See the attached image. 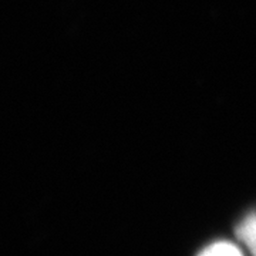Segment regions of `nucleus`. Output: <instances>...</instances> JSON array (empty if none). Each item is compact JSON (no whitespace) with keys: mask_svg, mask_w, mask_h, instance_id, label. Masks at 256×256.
Masks as SVG:
<instances>
[{"mask_svg":"<svg viewBox=\"0 0 256 256\" xmlns=\"http://www.w3.org/2000/svg\"><path fill=\"white\" fill-rule=\"evenodd\" d=\"M236 235L254 254V256H256V214L246 216L239 224L236 228Z\"/></svg>","mask_w":256,"mask_h":256,"instance_id":"nucleus-1","label":"nucleus"},{"mask_svg":"<svg viewBox=\"0 0 256 256\" xmlns=\"http://www.w3.org/2000/svg\"><path fill=\"white\" fill-rule=\"evenodd\" d=\"M198 256H244L239 250L238 246H235L230 242H216L212 244L206 249H204Z\"/></svg>","mask_w":256,"mask_h":256,"instance_id":"nucleus-2","label":"nucleus"}]
</instances>
